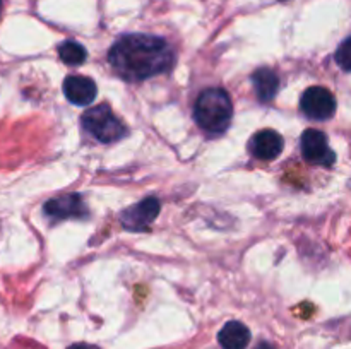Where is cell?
I'll return each instance as SVG.
<instances>
[{
  "mask_svg": "<svg viewBox=\"0 0 351 349\" xmlns=\"http://www.w3.org/2000/svg\"><path fill=\"white\" fill-rule=\"evenodd\" d=\"M256 349H276V348H274L273 344H269V342H261Z\"/></svg>",
  "mask_w": 351,
  "mask_h": 349,
  "instance_id": "cell-15",
  "label": "cell"
},
{
  "mask_svg": "<svg viewBox=\"0 0 351 349\" xmlns=\"http://www.w3.org/2000/svg\"><path fill=\"white\" fill-rule=\"evenodd\" d=\"M82 127L103 144H112L127 133L125 125L113 115L108 105H98L86 109L81 116Z\"/></svg>",
  "mask_w": 351,
  "mask_h": 349,
  "instance_id": "cell-3",
  "label": "cell"
},
{
  "mask_svg": "<svg viewBox=\"0 0 351 349\" xmlns=\"http://www.w3.org/2000/svg\"><path fill=\"white\" fill-rule=\"evenodd\" d=\"M232 99H230L228 92L221 88L206 89L195 101L194 118L206 132H225L232 122Z\"/></svg>",
  "mask_w": 351,
  "mask_h": 349,
  "instance_id": "cell-2",
  "label": "cell"
},
{
  "mask_svg": "<svg viewBox=\"0 0 351 349\" xmlns=\"http://www.w3.org/2000/svg\"><path fill=\"white\" fill-rule=\"evenodd\" d=\"M252 84L257 98L263 103L273 101L280 89V79L271 68H257L252 74Z\"/></svg>",
  "mask_w": 351,
  "mask_h": 349,
  "instance_id": "cell-11",
  "label": "cell"
},
{
  "mask_svg": "<svg viewBox=\"0 0 351 349\" xmlns=\"http://www.w3.org/2000/svg\"><path fill=\"white\" fill-rule=\"evenodd\" d=\"M283 137L276 132V130L264 129L261 132H257L252 137V142H250V149L256 157L263 161H273L283 153Z\"/></svg>",
  "mask_w": 351,
  "mask_h": 349,
  "instance_id": "cell-8",
  "label": "cell"
},
{
  "mask_svg": "<svg viewBox=\"0 0 351 349\" xmlns=\"http://www.w3.org/2000/svg\"><path fill=\"white\" fill-rule=\"evenodd\" d=\"M64 94L77 106H88L96 98V84L84 75H69L64 81Z\"/></svg>",
  "mask_w": 351,
  "mask_h": 349,
  "instance_id": "cell-9",
  "label": "cell"
},
{
  "mask_svg": "<svg viewBox=\"0 0 351 349\" xmlns=\"http://www.w3.org/2000/svg\"><path fill=\"white\" fill-rule=\"evenodd\" d=\"M160 201L156 197L143 198L139 204L130 205L129 209L122 212L120 221H122L123 228L130 229V231H139V229L147 228L154 219L160 214Z\"/></svg>",
  "mask_w": 351,
  "mask_h": 349,
  "instance_id": "cell-6",
  "label": "cell"
},
{
  "mask_svg": "<svg viewBox=\"0 0 351 349\" xmlns=\"http://www.w3.org/2000/svg\"><path fill=\"white\" fill-rule=\"evenodd\" d=\"M300 108L308 118L329 120L336 113V98L329 89L314 86L302 94Z\"/></svg>",
  "mask_w": 351,
  "mask_h": 349,
  "instance_id": "cell-4",
  "label": "cell"
},
{
  "mask_svg": "<svg viewBox=\"0 0 351 349\" xmlns=\"http://www.w3.org/2000/svg\"><path fill=\"white\" fill-rule=\"evenodd\" d=\"M280 2H285V0H280Z\"/></svg>",
  "mask_w": 351,
  "mask_h": 349,
  "instance_id": "cell-16",
  "label": "cell"
},
{
  "mask_svg": "<svg viewBox=\"0 0 351 349\" xmlns=\"http://www.w3.org/2000/svg\"><path fill=\"white\" fill-rule=\"evenodd\" d=\"M69 349H96L95 346H89V344H72Z\"/></svg>",
  "mask_w": 351,
  "mask_h": 349,
  "instance_id": "cell-14",
  "label": "cell"
},
{
  "mask_svg": "<svg viewBox=\"0 0 351 349\" xmlns=\"http://www.w3.org/2000/svg\"><path fill=\"white\" fill-rule=\"evenodd\" d=\"M302 153L304 157L312 164H322V166H331L336 161V154L329 147L328 139L322 132L315 129H307L302 135Z\"/></svg>",
  "mask_w": 351,
  "mask_h": 349,
  "instance_id": "cell-5",
  "label": "cell"
},
{
  "mask_svg": "<svg viewBox=\"0 0 351 349\" xmlns=\"http://www.w3.org/2000/svg\"><path fill=\"white\" fill-rule=\"evenodd\" d=\"M58 57L64 64L72 65H81L84 64L86 58H88V53H86V48L82 44L75 43V41H64V43L58 47Z\"/></svg>",
  "mask_w": 351,
  "mask_h": 349,
  "instance_id": "cell-12",
  "label": "cell"
},
{
  "mask_svg": "<svg viewBox=\"0 0 351 349\" xmlns=\"http://www.w3.org/2000/svg\"><path fill=\"white\" fill-rule=\"evenodd\" d=\"M218 341L223 349H245L250 342V331L242 322L232 320L219 331Z\"/></svg>",
  "mask_w": 351,
  "mask_h": 349,
  "instance_id": "cell-10",
  "label": "cell"
},
{
  "mask_svg": "<svg viewBox=\"0 0 351 349\" xmlns=\"http://www.w3.org/2000/svg\"><path fill=\"white\" fill-rule=\"evenodd\" d=\"M108 60L127 81H144L170 70L175 55L163 38L127 34L110 48Z\"/></svg>",
  "mask_w": 351,
  "mask_h": 349,
  "instance_id": "cell-1",
  "label": "cell"
},
{
  "mask_svg": "<svg viewBox=\"0 0 351 349\" xmlns=\"http://www.w3.org/2000/svg\"><path fill=\"white\" fill-rule=\"evenodd\" d=\"M45 212L55 219L84 218L88 216V207L79 194H67L62 197L50 198L45 204Z\"/></svg>",
  "mask_w": 351,
  "mask_h": 349,
  "instance_id": "cell-7",
  "label": "cell"
},
{
  "mask_svg": "<svg viewBox=\"0 0 351 349\" xmlns=\"http://www.w3.org/2000/svg\"><path fill=\"white\" fill-rule=\"evenodd\" d=\"M336 62L343 70L351 72V36L346 38L336 51Z\"/></svg>",
  "mask_w": 351,
  "mask_h": 349,
  "instance_id": "cell-13",
  "label": "cell"
}]
</instances>
